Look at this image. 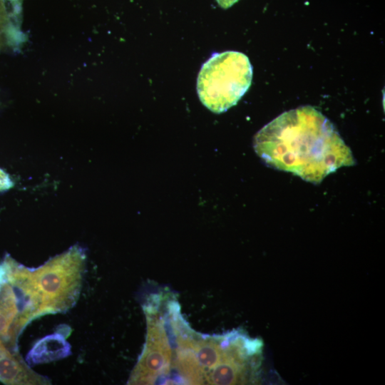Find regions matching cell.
<instances>
[{"mask_svg":"<svg viewBox=\"0 0 385 385\" xmlns=\"http://www.w3.org/2000/svg\"><path fill=\"white\" fill-rule=\"evenodd\" d=\"M253 146L269 166L314 184L355 163L333 124L311 106L277 116L257 133Z\"/></svg>","mask_w":385,"mask_h":385,"instance_id":"cell-1","label":"cell"},{"mask_svg":"<svg viewBox=\"0 0 385 385\" xmlns=\"http://www.w3.org/2000/svg\"><path fill=\"white\" fill-rule=\"evenodd\" d=\"M252 67L243 53L233 51L215 53L202 66L197 91L202 103L215 113L237 104L248 91Z\"/></svg>","mask_w":385,"mask_h":385,"instance_id":"cell-2","label":"cell"},{"mask_svg":"<svg viewBox=\"0 0 385 385\" xmlns=\"http://www.w3.org/2000/svg\"><path fill=\"white\" fill-rule=\"evenodd\" d=\"M81 263L52 262L35 272L29 271L33 294L41 314L66 310L76 302L80 290Z\"/></svg>","mask_w":385,"mask_h":385,"instance_id":"cell-3","label":"cell"},{"mask_svg":"<svg viewBox=\"0 0 385 385\" xmlns=\"http://www.w3.org/2000/svg\"><path fill=\"white\" fill-rule=\"evenodd\" d=\"M170 348L160 324L148 326L146 347L133 376L135 384H149L168 372Z\"/></svg>","mask_w":385,"mask_h":385,"instance_id":"cell-4","label":"cell"},{"mask_svg":"<svg viewBox=\"0 0 385 385\" xmlns=\"http://www.w3.org/2000/svg\"><path fill=\"white\" fill-rule=\"evenodd\" d=\"M69 352V346L60 335H53L38 342L29 354L33 363L47 362L64 357Z\"/></svg>","mask_w":385,"mask_h":385,"instance_id":"cell-5","label":"cell"},{"mask_svg":"<svg viewBox=\"0 0 385 385\" xmlns=\"http://www.w3.org/2000/svg\"><path fill=\"white\" fill-rule=\"evenodd\" d=\"M20 39L0 23V46L4 43L15 45Z\"/></svg>","mask_w":385,"mask_h":385,"instance_id":"cell-6","label":"cell"},{"mask_svg":"<svg viewBox=\"0 0 385 385\" xmlns=\"http://www.w3.org/2000/svg\"><path fill=\"white\" fill-rule=\"evenodd\" d=\"M218 4L223 9H227L239 0H216Z\"/></svg>","mask_w":385,"mask_h":385,"instance_id":"cell-7","label":"cell"},{"mask_svg":"<svg viewBox=\"0 0 385 385\" xmlns=\"http://www.w3.org/2000/svg\"><path fill=\"white\" fill-rule=\"evenodd\" d=\"M10 2H11L13 4L16 5V4H19L20 1L21 0H9Z\"/></svg>","mask_w":385,"mask_h":385,"instance_id":"cell-8","label":"cell"}]
</instances>
